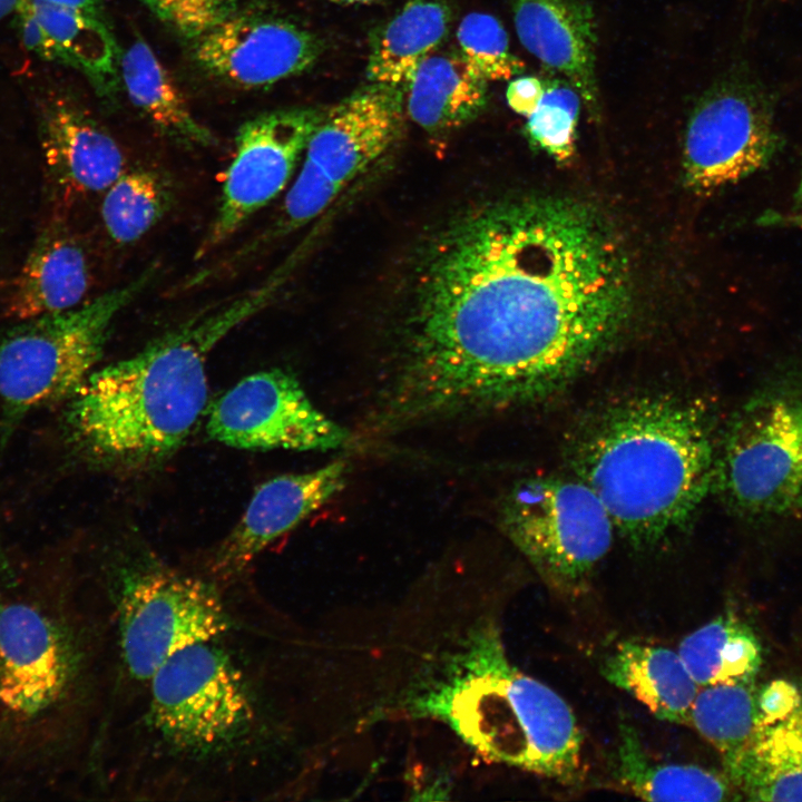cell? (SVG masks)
I'll use <instances>...</instances> for the list:
<instances>
[{
    "instance_id": "cell-1",
    "label": "cell",
    "mask_w": 802,
    "mask_h": 802,
    "mask_svg": "<svg viewBox=\"0 0 802 802\" xmlns=\"http://www.w3.org/2000/svg\"><path fill=\"white\" fill-rule=\"evenodd\" d=\"M627 268L589 207L482 206L429 246L369 424L394 433L532 405L570 387L627 319Z\"/></svg>"
},
{
    "instance_id": "cell-2",
    "label": "cell",
    "mask_w": 802,
    "mask_h": 802,
    "mask_svg": "<svg viewBox=\"0 0 802 802\" xmlns=\"http://www.w3.org/2000/svg\"><path fill=\"white\" fill-rule=\"evenodd\" d=\"M239 588L234 623L169 657L109 726L116 800H258L283 740L258 596Z\"/></svg>"
},
{
    "instance_id": "cell-3",
    "label": "cell",
    "mask_w": 802,
    "mask_h": 802,
    "mask_svg": "<svg viewBox=\"0 0 802 802\" xmlns=\"http://www.w3.org/2000/svg\"><path fill=\"white\" fill-rule=\"evenodd\" d=\"M713 407L696 395L643 390L585 413L566 458L635 550L666 546L694 524L713 495L717 443Z\"/></svg>"
},
{
    "instance_id": "cell-4",
    "label": "cell",
    "mask_w": 802,
    "mask_h": 802,
    "mask_svg": "<svg viewBox=\"0 0 802 802\" xmlns=\"http://www.w3.org/2000/svg\"><path fill=\"white\" fill-rule=\"evenodd\" d=\"M281 283L277 274L268 277L134 355L95 370L70 398L68 422L77 441L96 458L124 467L168 458L205 409L209 353L266 307Z\"/></svg>"
},
{
    "instance_id": "cell-5",
    "label": "cell",
    "mask_w": 802,
    "mask_h": 802,
    "mask_svg": "<svg viewBox=\"0 0 802 802\" xmlns=\"http://www.w3.org/2000/svg\"><path fill=\"white\" fill-rule=\"evenodd\" d=\"M410 712L447 723L490 762L571 784L583 765V734L568 703L508 658L496 628L476 630Z\"/></svg>"
},
{
    "instance_id": "cell-6",
    "label": "cell",
    "mask_w": 802,
    "mask_h": 802,
    "mask_svg": "<svg viewBox=\"0 0 802 802\" xmlns=\"http://www.w3.org/2000/svg\"><path fill=\"white\" fill-rule=\"evenodd\" d=\"M241 581L222 585L148 551L116 560L102 597L114 656L108 723L130 706L169 657L232 626Z\"/></svg>"
},
{
    "instance_id": "cell-7",
    "label": "cell",
    "mask_w": 802,
    "mask_h": 802,
    "mask_svg": "<svg viewBox=\"0 0 802 802\" xmlns=\"http://www.w3.org/2000/svg\"><path fill=\"white\" fill-rule=\"evenodd\" d=\"M713 493L750 524L802 521V348L775 364L721 429Z\"/></svg>"
},
{
    "instance_id": "cell-8",
    "label": "cell",
    "mask_w": 802,
    "mask_h": 802,
    "mask_svg": "<svg viewBox=\"0 0 802 802\" xmlns=\"http://www.w3.org/2000/svg\"><path fill=\"white\" fill-rule=\"evenodd\" d=\"M151 265L128 283L59 313L22 320L0 341V400L11 418L70 399L96 370L115 317L156 275Z\"/></svg>"
},
{
    "instance_id": "cell-9",
    "label": "cell",
    "mask_w": 802,
    "mask_h": 802,
    "mask_svg": "<svg viewBox=\"0 0 802 802\" xmlns=\"http://www.w3.org/2000/svg\"><path fill=\"white\" fill-rule=\"evenodd\" d=\"M499 525L542 580L565 594L587 586L616 532L599 498L574 475L515 482L500 502Z\"/></svg>"
},
{
    "instance_id": "cell-10",
    "label": "cell",
    "mask_w": 802,
    "mask_h": 802,
    "mask_svg": "<svg viewBox=\"0 0 802 802\" xmlns=\"http://www.w3.org/2000/svg\"><path fill=\"white\" fill-rule=\"evenodd\" d=\"M772 107L755 89L725 81L695 104L685 131L689 187L712 193L766 169L781 150Z\"/></svg>"
},
{
    "instance_id": "cell-11",
    "label": "cell",
    "mask_w": 802,
    "mask_h": 802,
    "mask_svg": "<svg viewBox=\"0 0 802 802\" xmlns=\"http://www.w3.org/2000/svg\"><path fill=\"white\" fill-rule=\"evenodd\" d=\"M206 430L244 450L329 451L352 438L313 405L294 374L278 368L250 374L222 394L208 409Z\"/></svg>"
},
{
    "instance_id": "cell-12",
    "label": "cell",
    "mask_w": 802,
    "mask_h": 802,
    "mask_svg": "<svg viewBox=\"0 0 802 802\" xmlns=\"http://www.w3.org/2000/svg\"><path fill=\"white\" fill-rule=\"evenodd\" d=\"M323 113L313 108L274 110L239 127L221 203L197 258L225 243L286 187Z\"/></svg>"
},
{
    "instance_id": "cell-13",
    "label": "cell",
    "mask_w": 802,
    "mask_h": 802,
    "mask_svg": "<svg viewBox=\"0 0 802 802\" xmlns=\"http://www.w3.org/2000/svg\"><path fill=\"white\" fill-rule=\"evenodd\" d=\"M80 653L48 616L23 603L0 606V703L33 716L75 686Z\"/></svg>"
},
{
    "instance_id": "cell-14",
    "label": "cell",
    "mask_w": 802,
    "mask_h": 802,
    "mask_svg": "<svg viewBox=\"0 0 802 802\" xmlns=\"http://www.w3.org/2000/svg\"><path fill=\"white\" fill-rule=\"evenodd\" d=\"M349 463L338 459L312 471L281 475L262 483L243 516L211 554L203 576L222 585L243 579L277 538L329 502L346 485Z\"/></svg>"
},
{
    "instance_id": "cell-15",
    "label": "cell",
    "mask_w": 802,
    "mask_h": 802,
    "mask_svg": "<svg viewBox=\"0 0 802 802\" xmlns=\"http://www.w3.org/2000/svg\"><path fill=\"white\" fill-rule=\"evenodd\" d=\"M195 59L213 76L244 88L273 85L310 69L322 45L283 19L234 12L195 38Z\"/></svg>"
},
{
    "instance_id": "cell-16",
    "label": "cell",
    "mask_w": 802,
    "mask_h": 802,
    "mask_svg": "<svg viewBox=\"0 0 802 802\" xmlns=\"http://www.w3.org/2000/svg\"><path fill=\"white\" fill-rule=\"evenodd\" d=\"M398 89L373 84L324 111L306 145L304 163L342 193L394 143L402 119Z\"/></svg>"
},
{
    "instance_id": "cell-17",
    "label": "cell",
    "mask_w": 802,
    "mask_h": 802,
    "mask_svg": "<svg viewBox=\"0 0 802 802\" xmlns=\"http://www.w3.org/2000/svg\"><path fill=\"white\" fill-rule=\"evenodd\" d=\"M522 46L549 71L579 94L593 115L599 113L596 78L597 31L588 0H511Z\"/></svg>"
},
{
    "instance_id": "cell-18",
    "label": "cell",
    "mask_w": 802,
    "mask_h": 802,
    "mask_svg": "<svg viewBox=\"0 0 802 802\" xmlns=\"http://www.w3.org/2000/svg\"><path fill=\"white\" fill-rule=\"evenodd\" d=\"M20 38L40 58L69 65L108 92L117 71L116 45L104 20L80 11L20 0L14 10Z\"/></svg>"
},
{
    "instance_id": "cell-19",
    "label": "cell",
    "mask_w": 802,
    "mask_h": 802,
    "mask_svg": "<svg viewBox=\"0 0 802 802\" xmlns=\"http://www.w3.org/2000/svg\"><path fill=\"white\" fill-rule=\"evenodd\" d=\"M40 128L46 163L69 188L102 192L124 173L125 159L118 144L69 100L58 98L45 104Z\"/></svg>"
},
{
    "instance_id": "cell-20",
    "label": "cell",
    "mask_w": 802,
    "mask_h": 802,
    "mask_svg": "<svg viewBox=\"0 0 802 802\" xmlns=\"http://www.w3.org/2000/svg\"><path fill=\"white\" fill-rule=\"evenodd\" d=\"M727 777L751 801H802V689L781 712L756 715L753 734Z\"/></svg>"
},
{
    "instance_id": "cell-21",
    "label": "cell",
    "mask_w": 802,
    "mask_h": 802,
    "mask_svg": "<svg viewBox=\"0 0 802 802\" xmlns=\"http://www.w3.org/2000/svg\"><path fill=\"white\" fill-rule=\"evenodd\" d=\"M604 677L644 704L658 720L689 724L700 686L677 652L623 642L605 659Z\"/></svg>"
},
{
    "instance_id": "cell-22",
    "label": "cell",
    "mask_w": 802,
    "mask_h": 802,
    "mask_svg": "<svg viewBox=\"0 0 802 802\" xmlns=\"http://www.w3.org/2000/svg\"><path fill=\"white\" fill-rule=\"evenodd\" d=\"M86 255L71 237L47 232L29 254L9 299L19 320L72 310L89 287Z\"/></svg>"
},
{
    "instance_id": "cell-23",
    "label": "cell",
    "mask_w": 802,
    "mask_h": 802,
    "mask_svg": "<svg viewBox=\"0 0 802 802\" xmlns=\"http://www.w3.org/2000/svg\"><path fill=\"white\" fill-rule=\"evenodd\" d=\"M612 777L623 790L648 801H727L739 793L724 772L651 757L627 723L619 725Z\"/></svg>"
},
{
    "instance_id": "cell-24",
    "label": "cell",
    "mask_w": 802,
    "mask_h": 802,
    "mask_svg": "<svg viewBox=\"0 0 802 802\" xmlns=\"http://www.w3.org/2000/svg\"><path fill=\"white\" fill-rule=\"evenodd\" d=\"M407 85V111L431 134L467 125L488 101L487 81L469 68L458 50L432 52Z\"/></svg>"
},
{
    "instance_id": "cell-25",
    "label": "cell",
    "mask_w": 802,
    "mask_h": 802,
    "mask_svg": "<svg viewBox=\"0 0 802 802\" xmlns=\"http://www.w3.org/2000/svg\"><path fill=\"white\" fill-rule=\"evenodd\" d=\"M451 10L439 0H411L374 36L366 75L373 84L407 85L444 40Z\"/></svg>"
},
{
    "instance_id": "cell-26",
    "label": "cell",
    "mask_w": 802,
    "mask_h": 802,
    "mask_svg": "<svg viewBox=\"0 0 802 802\" xmlns=\"http://www.w3.org/2000/svg\"><path fill=\"white\" fill-rule=\"evenodd\" d=\"M120 75L130 101L163 134L194 146L215 143L213 134L193 115L183 92L153 49L136 39L123 53Z\"/></svg>"
},
{
    "instance_id": "cell-27",
    "label": "cell",
    "mask_w": 802,
    "mask_h": 802,
    "mask_svg": "<svg viewBox=\"0 0 802 802\" xmlns=\"http://www.w3.org/2000/svg\"><path fill=\"white\" fill-rule=\"evenodd\" d=\"M677 653L700 687L756 679L762 664L757 635L733 614L721 615L685 636Z\"/></svg>"
},
{
    "instance_id": "cell-28",
    "label": "cell",
    "mask_w": 802,
    "mask_h": 802,
    "mask_svg": "<svg viewBox=\"0 0 802 802\" xmlns=\"http://www.w3.org/2000/svg\"><path fill=\"white\" fill-rule=\"evenodd\" d=\"M756 701L755 679L700 687L694 701L689 725L717 751L726 776L735 769L753 734Z\"/></svg>"
},
{
    "instance_id": "cell-29",
    "label": "cell",
    "mask_w": 802,
    "mask_h": 802,
    "mask_svg": "<svg viewBox=\"0 0 802 802\" xmlns=\"http://www.w3.org/2000/svg\"><path fill=\"white\" fill-rule=\"evenodd\" d=\"M172 198L170 187L159 173L125 170L106 189L101 203L104 226L116 243L136 242L163 218Z\"/></svg>"
},
{
    "instance_id": "cell-30",
    "label": "cell",
    "mask_w": 802,
    "mask_h": 802,
    "mask_svg": "<svg viewBox=\"0 0 802 802\" xmlns=\"http://www.w3.org/2000/svg\"><path fill=\"white\" fill-rule=\"evenodd\" d=\"M544 79V94L527 117L529 141L558 162L568 160L575 150L576 127L583 100L564 78L552 74Z\"/></svg>"
},
{
    "instance_id": "cell-31",
    "label": "cell",
    "mask_w": 802,
    "mask_h": 802,
    "mask_svg": "<svg viewBox=\"0 0 802 802\" xmlns=\"http://www.w3.org/2000/svg\"><path fill=\"white\" fill-rule=\"evenodd\" d=\"M457 40L466 63L485 81L511 80L525 69L510 49L502 23L491 14H467L458 26Z\"/></svg>"
},
{
    "instance_id": "cell-32",
    "label": "cell",
    "mask_w": 802,
    "mask_h": 802,
    "mask_svg": "<svg viewBox=\"0 0 802 802\" xmlns=\"http://www.w3.org/2000/svg\"><path fill=\"white\" fill-rule=\"evenodd\" d=\"M156 13L180 33L197 38L236 12L238 0H155Z\"/></svg>"
},
{
    "instance_id": "cell-33",
    "label": "cell",
    "mask_w": 802,
    "mask_h": 802,
    "mask_svg": "<svg viewBox=\"0 0 802 802\" xmlns=\"http://www.w3.org/2000/svg\"><path fill=\"white\" fill-rule=\"evenodd\" d=\"M544 94V81L535 76H521L511 79L507 87L508 106L526 118L532 114Z\"/></svg>"
},
{
    "instance_id": "cell-34",
    "label": "cell",
    "mask_w": 802,
    "mask_h": 802,
    "mask_svg": "<svg viewBox=\"0 0 802 802\" xmlns=\"http://www.w3.org/2000/svg\"><path fill=\"white\" fill-rule=\"evenodd\" d=\"M756 224L762 227H790L802 231V208L791 212L767 209L757 217Z\"/></svg>"
},
{
    "instance_id": "cell-35",
    "label": "cell",
    "mask_w": 802,
    "mask_h": 802,
    "mask_svg": "<svg viewBox=\"0 0 802 802\" xmlns=\"http://www.w3.org/2000/svg\"><path fill=\"white\" fill-rule=\"evenodd\" d=\"M62 8L80 11L88 16L106 21L105 11L100 0H31Z\"/></svg>"
},
{
    "instance_id": "cell-36",
    "label": "cell",
    "mask_w": 802,
    "mask_h": 802,
    "mask_svg": "<svg viewBox=\"0 0 802 802\" xmlns=\"http://www.w3.org/2000/svg\"><path fill=\"white\" fill-rule=\"evenodd\" d=\"M20 0H0V20L13 12Z\"/></svg>"
},
{
    "instance_id": "cell-37",
    "label": "cell",
    "mask_w": 802,
    "mask_h": 802,
    "mask_svg": "<svg viewBox=\"0 0 802 802\" xmlns=\"http://www.w3.org/2000/svg\"><path fill=\"white\" fill-rule=\"evenodd\" d=\"M802 208V170H801V177L800 182L798 184L796 190L794 193V207L793 209H801Z\"/></svg>"
},
{
    "instance_id": "cell-38",
    "label": "cell",
    "mask_w": 802,
    "mask_h": 802,
    "mask_svg": "<svg viewBox=\"0 0 802 802\" xmlns=\"http://www.w3.org/2000/svg\"><path fill=\"white\" fill-rule=\"evenodd\" d=\"M331 2L340 3V4H364L370 3L375 0H329Z\"/></svg>"
},
{
    "instance_id": "cell-39",
    "label": "cell",
    "mask_w": 802,
    "mask_h": 802,
    "mask_svg": "<svg viewBox=\"0 0 802 802\" xmlns=\"http://www.w3.org/2000/svg\"><path fill=\"white\" fill-rule=\"evenodd\" d=\"M154 13H156V1L155 0H141Z\"/></svg>"
}]
</instances>
